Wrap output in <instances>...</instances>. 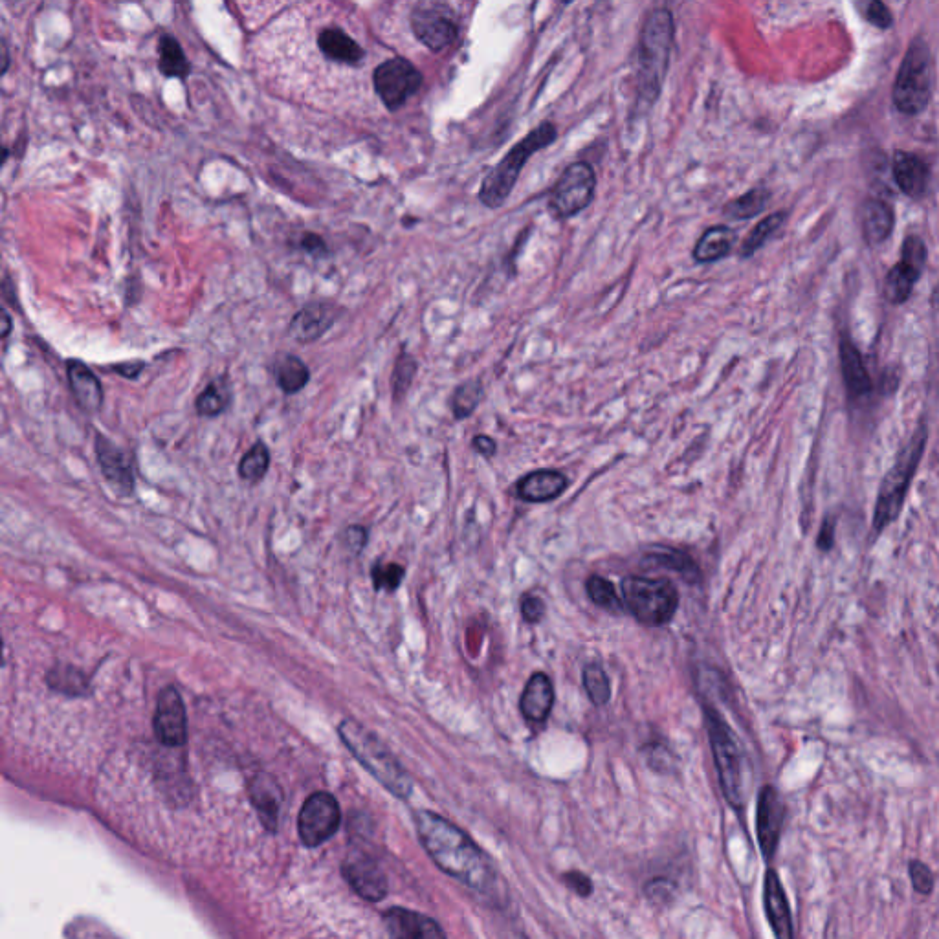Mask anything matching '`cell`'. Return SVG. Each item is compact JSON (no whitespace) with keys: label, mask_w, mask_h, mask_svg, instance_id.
<instances>
[{"label":"cell","mask_w":939,"mask_h":939,"mask_svg":"<svg viewBox=\"0 0 939 939\" xmlns=\"http://www.w3.org/2000/svg\"><path fill=\"white\" fill-rule=\"evenodd\" d=\"M263 52L277 76L310 100H345V79L362 70L367 48L345 24L342 13L301 12L277 23Z\"/></svg>","instance_id":"1"},{"label":"cell","mask_w":939,"mask_h":939,"mask_svg":"<svg viewBox=\"0 0 939 939\" xmlns=\"http://www.w3.org/2000/svg\"><path fill=\"white\" fill-rule=\"evenodd\" d=\"M415 826L420 844L442 872L474 892L485 894L492 888L494 868L463 829L433 811H419Z\"/></svg>","instance_id":"2"},{"label":"cell","mask_w":939,"mask_h":939,"mask_svg":"<svg viewBox=\"0 0 939 939\" xmlns=\"http://www.w3.org/2000/svg\"><path fill=\"white\" fill-rule=\"evenodd\" d=\"M338 734L354 758L362 763L391 795L402 800L411 795L413 782L406 769L371 730L364 729L353 719H345L338 727Z\"/></svg>","instance_id":"3"},{"label":"cell","mask_w":939,"mask_h":939,"mask_svg":"<svg viewBox=\"0 0 939 939\" xmlns=\"http://www.w3.org/2000/svg\"><path fill=\"white\" fill-rule=\"evenodd\" d=\"M556 136H558V131L553 123L545 122L514 145L498 166L488 171L479 189L481 204L490 210L501 208L509 199L512 189L520 178L521 169L529 162V158L554 144Z\"/></svg>","instance_id":"4"},{"label":"cell","mask_w":939,"mask_h":939,"mask_svg":"<svg viewBox=\"0 0 939 939\" xmlns=\"http://www.w3.org/2000/svg\"><path fill=\"white\" fill-rule=\"evenodd\" d=\"M674 45V19L668 10H655L642 28L639 52V92L642 98L655 101L670 67Z\"/></svg>","instance_id":"5"},{"label":"cell","mask_w":939,"mask_h":939,"mask_svg":"<svg viewBox=\"0 0 939 939\" xmlns=\"http://www.w3.org/2000/svg\"><path fill=\"white\" fill-rule=\"evenodd\" d=\"M925 444H927V428L919 426L910 442L897 455V461L890 468V472L884 476L877 503H875V512H873V531L883 532L899 516L905 503L908 487L914 479L919 461L925 452Z\"/></svg>","instance_id":"6"},{"label":"cell","mask_w":939,"mask_h":939,"mask_svg":"<svg viewBox=\"0 0 939 939\" xmlns=\"http://www.w3.org/2000/svg\"><path fill=\"white\" fill-rule=\"evenodd\" d=\"M705 716L723 795L730 806L740 809L745 802V756L740 741L718 710L707 708Z\"/></svg>","instance_id":"7"},{"label":"cell","mask_w":939,"mask_h":939,"mask_svg":"<svg viewBox=\"0 0 939 939\" xmlns=\"http://www.w3.org/2000/svg\"><path fill=\"white\" fill-rule=\"evenodd\" d=\"M620 595L631 615L646 626H663L670 622L679 606V593L666 578L626 576Z\"/></svg>","instance_id":"8"},{"label":"cell","mask_w":939,"mask_h":939,"mask_svg":"<svg viewBox=\"0 0 939 939\" xmlns=\"http://www.w3.org/2000/svg\"><path fill=\"white\" fill-rule=\"evenodd\" d=\"M932 74L934 67L930 50L927 43L917 39L908 48L895 79L892 98L897 111L914 116L927 109L932 96Z\"/></svg>","instance_id":"9"},{"label":"cell","mask_w":939,"mask_h":939,"mask_svg":"<svg viewBox=\"0 0 939 939\" xmlns=\"http://www.w3.org/2000/svg\"><path fill=\"white\" fill-rule=\"evenodd\" d=\"M597 191V177L587 162H575L554 184L549 208L558 219H571L591 206Z\"/></svg>","instance_id":"10"},{"label":"cell","mask_w":939,"mask_h":939,"mask_svg":"<svg viewBox=\"0 0 939 939\" xmlns=\"http://www.w3.org/2000/svg\"><path fill=\"white\" fill-rule=\"evenodd\" d=\"M340 822L342 811L338 800L327 791H318L305 800L299 811V839L307 848H318L338 831Z\"/></svg>","instance_id":"11"},{"label":"cell","mask_w":939,"mask_h":939,"mask_svg":"<svg viewBox=\"0 0 939 939\" xmlns=\"http://www.w3.org/2000/svg\"><path fill=\"white\" fill-rule=\"evenodd\" d=\"M422 76L408 59L393 57L382 61L373 74V89L389 111H397L420 89Z\"/></svg>","instance_id":"12"},{"label":"cell","mask_w":939,"mask_h":939,"mask_svg":"<svg viewBox=\"0 0 939 939\" xmlns=\"http://www.w3.org/2000/svg\"><path fill=\"white\" fill-rule=\"evenodd\" d=\"M411 30L431 52H441L457 39L459 24L446 4L424 2L411 12Z\"/></svg>","instance_id":"13"},{"label":"cell","mask_w":939,"mask_h":939,"mask_svg":"<svg viewBox=\"0 0 939 939\" xmlns=\"http://www.w3.org/2000/svg\"><path fill=\"white\" fill-rule=\"evenodd\" d=\"M153 727H155L156 740L160 741L164 747L177 749L188 741L186 705L175 686H167L160 692Z\"/></svg>","instance_id":"14"},{"label":"cell","mask_w":939,"mask_h":939,"mask_svg":"<svg viewBox=\"0 0 939 939\" xmlns=\"http://www.w3.org/2000/svg\"><path fill=\"white\" fill-rule=\"evenodd\" d=\"M785 807L782 798L773 785H765L758 796V809H756V833L762 848L763 857L767 861L773 859L776 846L780 842V833L784 826Z\"/></svg>","instance_id":"15"},{"label":"cell","mask_w":939,"mask_h":939,"mask_svg":"<svg viewBox=\"0 0 939 939\" xmlns=\"http://www.w3.org/2000/svg\"><path fill=\"white\" fill-rule=\"evenodd\" d=\"M343 875L354 892L371 903L382 901L387 895L386 875L369 855L351 853L343 864Z\"/></svg>","instance_id":"16"},{"label":"cell","mask_w":939,"mask_h":939,"mask_svg":"<svg viewBox=\"0 0 939 939\" xmlns=\"http://www.w3.org/2000/svg\"><path fill=\"white\" fill-rule=\"evenodd\" d=\"M94 446L107 483L122 496H131L134 490V472L129 457L103 433H96Z\"/></svg>","instance_id":"17"},{"label":"cell","mask_w":939,"mask_h":939,"mask_svg":"<svg viewBox=\"0 0 939 939\" xmlns=\"http://www.w3.org/2000/svg\"><path fill=\"white\" fill-rule=\"evenodd\" d=\"M334 321H336V307L331 303L314 301L292 316L288 325V334L299 343L316 342L331 329Z\"/></svg>","instance_id":"18"},{"label":"cell","mask_w":939,"mask_h":939,"mask_svg":"<svg viewBox=\"0 0 939 939\" xmlns=\"http://www.w3.org/2000/svg\"><path fill=\"white\" fill-rule=\"evenodd\" d=\"M384 923L393 938L441 939L446 936L437 921L408 908H389L384 914Z\"/></svg>","instance_id":"19"},{"label":"cell","mask_w":939,"mask_h":939,"mask_svg":"<svg viewBox=\"0 0 939 939\" xmlns=\"http://www.w3.org/2000/svg\"><path fill=\"white\" fill-rule=\"evenodd\" d=\"M569 487V479L560 470L542 468L521 477L516 494L525 503H549L560 498Z\"/></svg>","instance_id":"20"},{"label":"cell","mask_w":939,"mask_h":939,"mask_svg":"<svg viewBox=\"0 0 939 939\" xmlns=\"http://www.w3.org/2000/svg\"><path fill=\"white\" fill-rule=\"evenodd\" d=\"M763 905H765V914L773 927L776 938L791 939L795 936L793 930V919H791V910L787 903L784 886L780 883V877L774 870L765 873V884H763Z\"/></svg>","instance_id":"21"},{"label":"cell","mask_w":939,"mask_h":939,"mask_svg":"<svg viewBox=\"0 0 939 939\" xmlns=\"http://www.w3.org/2000/svg\"><path fill=\"white\" fill-rule=\"evenodd\" d=\"M68 384L79 408L87 413H98L103 406V387L89 365L79 360L67 362Z\"/></svg>","instance_id":"22"},{"label":"cell","mask_w":939,"mask_h":939,"mask_svg":"<svg viewBox=\"0 0 939 939\" xmlns=\"http://www.w3.org/2000/svg\"><path fill=\"white\" fill-rule=\"evenodd\" d=\"M250 800L263 826L274 833L277 829L281 802H283L281 787L277 785L276 780L268 774H257L250 782Z\"/></svg>","instance_id":"23"},{"label":"cell","mask_w":939,"mask_h":939,"mask_svg":"<svg viewBox=\"0 0 939 939\" xmlns=\"http://www.w3.org/2000/svg\"><path fill=\"white\" fill-rule=\"evenodd\" d=\"M894 178L895 184L906 197L919 199L927 191L930 169L919 156L897 151L894 156Z\"/></svg>","instance_id":"24"},{"label":"cell","mask_w":939,"mask_h":939,"mask_svg":"<svg viewBox=\"0 0 939 939\" xmlns=\"http://www.w3.org/2000/svg\"><path fill=\"white\" fill-rule=\"evenodd\" d=\"M553 705L554 688L551 679L543 672L532 675L521 694V714L531 723H543L551 714Z\"/></svg>","instance_id":"25"},{"label":"cell","mask_w":939,"mask_h":939,"mask_svg":"<svg viewBox=\"0 0 939 939\" xmlns=\"http://www.w3.org/2000/svg\"><path fill=\"white\" fill-rule=\"evenodd\" d=\"M839 354L844 384L848 387L851 397L861 398L872 393V378L864 367L859 349L848 338H842Z\"/></svg>","instance_id":"26"},{"label":"cell","mask_w":939,"mask_h":939,"mask_svg":"<svg viewBox=\"0 0 939 939\" xmlns=\"http://www.w3.org/2000/svg\"><path fill=\"white\" fill-rule=\"evenodd\" d=\"M894 211L879 199L864 202L861 211L862 233L870 244H881L894 230Z\"/></svg>","instance_id":"27"},{"label":"cell","mask_w":939,"mask_h":939,"mask_svg":"<svg viewBox=\"0 0 939 939\" xmlns=\"http://www.w3.org/2000/svg\"><path fill=\"white\" fill-rule=\"evenodd\" d=\"M734 239H736V233L732 232L729 226H723V224L710 226L697 239L692 255H694L697 263H701V265L716 263V261L727 257L732 252Z\"/></svg>","instance_id":"28"},{"label":"cell","mask_w":939,"mask_h":939,"mask_svg":"<svg viewBox=\"0 0 939 939\" xmlns=\"http://www.w3.org/2000/svg\"><path fill=\"white\" fill-rule=\"evenodd\" d=\"M274 375L277 386L285 395H296L310 380L309 367L296 354L277 356Z\"/></svg>","instance_id":"29"},{"label":"cell","mask_w":939,"mask_h":939,"mask_svg":"<svg viewBox=\"0 0 939 939\" xmlns=\"http://www.w3.org/2000/svg\"><path fill=\"white\" fill-rule=\"evenodd\" d=\"M230 402H232L230 384L224 376H219V378L211 380L210 384L202 389V393L195 402V409H197L200 417L213 419V417H219L221 413H224L230 406Z\"/></svg>","instance_id":"30"},{"label":"cell","mask_w":939,"mask_h":939,"mask_svg":"<svg viewBox=\"0 0 939 939\" xmlns=\"http://www.w3.org/2000/svg\"><path fill=\"white\" fill-rule=\"evenodd\" d=\"M919 277L921 274L917 270L899 261L897 265L892 266V270L886 276L884 296L892 305H903L906 299L910 298Z\"/></svg>","instance_id":"31"},{"label":"cell","mask_w":939,"mask_h":939,"mask_svg":"<svg viewBox=\"0 0 939 939\" xmlns=\"http://www.w3.org/2000/svg\"><path fill=\"white\" fill-rule=\"evenodd\" d=\"M483 391H485L483 382L479 378H468L455 387L450 398L453 417L457 420H464L474 415V411L483 398Z\"/></svg>","instance_id":"32"},{"label":"cell","mask_w":939,"mask_h":939,"mask_svg":"<svg viewBox=\"0 0 939 939\" xmlns=\"http://www.w3.org/2000/svg\"><path fill=\"white\" fill-rule=\"evenodd\" d=\"M785 219H787V213L785 211H778V213H773V215H767L763 221L758 222L752 232L743 239V243L740 246V257L747 259V257H752L756 254L763 244L767 243L774 233L778 232L782 226H784Z\"/></svg>","instance_id":"33"},{"label":"cell","mask_w":939,"mask_h":939,"mask_svg":"<svg viewBox=\"0 0 939 939\" xmlns=\"http://www.w3.org/2000/svg\"><path fill=\"white\" fill-rule=\"evenodd\" d=\"M767 202H769V191H767V189H751V191H747L745 195H741L738 199L729 202V204L723 208V213H725L729 219H734V221H749V219L756 217L758 213H762V211L765 210Z\"/></svg>","instance_id":"34"},{"label":"cell","mask_w":939,"mask_h":939,"mask_svg":"<svg viewBox=\"0 0 939 939\" xmlns=\"http://www.w3.org/2000/svg\"><path fill=\"white\" fill-rule=\"evenodd\" d=\"M270 450L265 442L257 441L254 446L244 453L241 463H239V476L246 483H259L265 479L270 468Z\"/></svg>","instance_id":"35"},{"label":"cell","mask_w":939,"mask_h":939,"mask_svg":"<svg viewBox=\"0 0 939 939\" xmlns=\"http://www.w3.org/2000/svg\"><path fill=\"white\" fill-rule=\"evenodd\" d=\"M417 369H419L417 360L406 351H400L395 367H393V376H391V389H393V400L395 402H400L402 398L408 395L409 387H411L415 375H417Z\"/></svg>","instance_id":"36"},{"label":"cell","mask_w":939,"mask_h":939,"mask_svg":"<svg viewBox=\"0 0 939 939\" xmlns=\"http://www.w3.org/2000/svg\"><path fill=\"white\" fill-rule=\"evenodd\" d=\"M48 685L56 688L57 692H63L68 696H81L89 688L85 675L81 674L76 668L63 666V664H57L56 670L50 672Z\"/></svg>","instance_id":"37"},{"label":"cell","mask_w":939,"mask_h":939,"mask_svg":"<svg viewBox=\"0 0 939 939\" xmlns=\"http://www.w3.org/2000/svg\"><path fill=\"white\" fill-rule=\"evenodd\" d=\"M584 686H586L587 696L595 705L598 707L608 705L611 699V683H609L608 674L604 672L600 664L591 663L584 668Z\"/></svg>","instance_id":"38"},{"label":"cell","mask_w":939,"mask_h":939,"mask_svg":"<svg viewBox=\"0 0 939 939\" xmlns=\"http://www.w3.org/2000/svg\"><path fill=\"white\" fill-rule=\"evenodd\" d=\"M586 591L587 597L591 598V602H595L600 608L608 609V611H620L622 609V600H620L617 589L606 578L598 575L589 576Z\"/></svg>","instance_id":"39"},{"label":"cell","mask_w":939,"mask_h":939,"mask_svg":"<svg viewBox=\"0 0 939 939\" xmlns=\"http://www.w3.org/2000/svg\"><path fill=\"white\" fill-rule=\"evenodd\" d=\"M160 68L166 76H186L188 74V61L182 48L175 39L164 37L160 41Z\"/></svg>","instance_id":"40"},{"label":"cell","mask_w":939,"mask_h":939,"mask_svg":"<svg viewBox=\"0 0 939 939\" xmlns=\"http://www.w3.org/2000/svg\"><path fill=\"white\" fill-rule=\"evenodd\" d=\"M853 4L857 8V12L861 13L868 23L881 28V30L890 28L894 23L892 13L884 6L883 0H853Z\"/></svg>","instance_id":"41"},{"label":"cell","mask_w":939,"mask_h":939,"mask_svg":"<svg viewBox=\"0 0 939 939\" xmlns=\"http://www.w3.org/2000/svg\"><path fill=\"white\" fill-rule=\"evenodd\" d=\"M371 575H373V584H375L378 591H389V593H393V591H397L398 586L402 584L406 571H404L402 565L382 564V562H378V564L373 567Z\"/></svg>","instance_id":"42"},{"label":"cell","mask_w":939,"mask_h":939,"mask_svg":"<svg viewBox=\"0 0 939 939\" xmlns=\"http://www.w3.org/2000/svg\"><path fill=\"white\" fill-rule=\"evenodd\" d=\"M655 564L663 565L668 569H675L681 575H697V567L692 558L685 553H679L674 549H664L663 553H655L648 556Z\"/></svg>","instance_id":"43"},{"label":"cell","mask_w":939,"mask_h":939,"mask_svg":"<svg viewBox=\"0 0 939 939\" xmlns=\"http://www.w3.org/2000/svg\"><path fill=\"white\" fill-rule=\"evenodd\" d=\"M901 261L912 266L919 274L923 272V268L927 265V246L917 235L906 237L901 248Z\"/></svg>","instance_id":"44"},{"label":"cell","mask_w":939,"mask_h":939,"mask_svg":"<svg viewBox=\"0 0 939 939\" xmlns=\"http://www.w3.org/2000/svg\"><path fill=\"white\" fill-rule=\"evenodd\" d=\"M908 873L914 884V890L919 894H930L934 888V873L927 864L921 861H912L908 864Z\"/></svg>","instance_id":"45"},{"label":"cell","mask_w":939,"mask_h":939,"mask_svg":"<svg viewBox=\"0 0 939 939\" xmlns=\"http://www.w3.org/2000/svg\"><path fill=\"white\" fill-rule=\"evenodd\" d=\"M521 613H523V619L534 624V622L542 620L543 615H545V606H543L540 598L525 597L521 602Z\"/></svg>","instance_id":"46"},{"label":"cell","mask_w":939,"mask_h":939,"mask_svg":"<svg viewBox=\"0 0 939 939\" xmlns=\"http://www.w3.org/2000/svg\"><path fill=\"white\" fill-rule=\"evenodd\" d=\"M299 248L309 255H314V257L327 254V244L316 233H305L299 241Z\"/></svg>","instance_id":"47"},{"label":"cell","mask_w":939,"mask_h":939,"mask_svg":"<svg viewBox=\"0 0 939 939\" xmlns=\"http://www.w3.org/2000/svg\"><path fill=\"white\" fill-rule=\"evenodd\" d=\"M565 884H569L576 894L582 895V897H587V895L593 892V884L589 881V877H586L584 873L580 872H571L564 875Z\"/></svg>","instance_id":"48"},{"label":"cell","mask_w":939,"mask_h":939,"mask_svg":"<svg viewBox=\"0 0 939 939\" xmlns=\"http://www.w3.org/2000/svg\"><path fill=\"white\" fill-rule=\"evenodd\" d=\"M345 542L353 549L354 553H360L364 549L365 543H367V531L360 525L349 527L345 531Z\"/></svg>","instance_id":"49"},{"label":"cell","mask_w":939,"mask_h":939,"mask_svg":"<svg viewBox=\"0 0 939 939\" xmlns=\"http://www.w3.org/2000/svg\"><path fill=\"white\" fill-rule=\"evenodd\" d=\"M472 446H474V450H476L481 457H485V459L494 457L496 452H498V444H496V441H494L492 437H488V435H476V437L472 439Z\"/></svg>","instance_id":"50"},{"label":"cell","mask_w":939,"mask_h":939,"mask_svg":"<svg viewBox=\"0 0 939 939\" xmlns=\"http://www.w3.org/2000/svg\"><path fill=\"white\" fill-rule=\"evenodd\" d=\"M833 543H835V520L826 518L822 523L820 534H818V547L822 551H829L833 547Z\"/></svg>","instance_id":"51"},{"label":"cell","mask_w":939,"mask_h":939,"mask_svg":"<svg viewBox=\"0 0 939 939\" xmlns=\"http://www.w3.org/2000/svg\"><path fill=\"white\" fill-rule=\"evenodd\" d=\"M144 365V362H138V364L118 365V367H116V371H118V373H122L123 376H127V378H136L138 373L144 369Z\"/></svg>","instance_id":"52"},{"label":"cell","mask_w":939,"mask_h":939,"mask_svg":"<svg viewBox=\"0 0 939 939\" xmlns=\"http://www.w3.org/2000/svg\"><path fill=\"white\" fill-rule=\"evenodd\" d=\"M2 321H4V327H2V338H6L10 334V316L4 312L2 314Z\"/></svg>","instance_id":"53"},{"label":"cell","mask_w":939,"mask_h":939,"mask_svg":"<svg viewBox=\"0 0 939 939\" xmlns=\"http://www.w3.org/2000/svg\"><path fill=\"white\" fill-rule=\"evenodd\" d=\"M930 303H932V307H934V309L939 310V283L938 287L934 288V292H932Z\"/></svg>","instance_id":"54"},{"label":"cell","mask_w":939,"mask_h":939,"mask_svg":"<svg viewBox=\"0 0 939 939\" xmlns=\"http://www.w3.org/2000/svg\"><path fill=\"white\" fill-rule=\"evenodd\" d=\"M562 2H564V4H571V2H573V0H562Z\"/></svg>","instance_id":"55"}]
</instances>
